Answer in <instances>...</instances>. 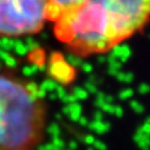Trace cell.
<instances>
[{
	"instance_id": "obj_2",
	"label": "cell",
	"mask_w": 150,
	"mask_h": 150,
	"mask_svg": "<svg viewBox=\"0 0 150 150\" xmlns=\"http://www.w3.org/2000/svg\"><path fill=\"white\" fill-rule=\"evenodd\" d=\"M46 124L47 105L40 89L0 66V150H35Z\"/></svg>"
},
{
	"instance_id": "obj_1",
	"label": "cell",
	"mask_w": 150,
	"mask_h": 150,
	"mask_svg": "<svg viewBox=\"0 0 150 150\" xmlns=\"http://www.w3.org/2000/svg\"><path fill=\"white\" fill-rule=\"evenodd\" d=\"M150 19V0H84L54 21V34L78 57L102 54L139 32Z\"/></svg>"
},
{
	"instance_id": "obj_3",
	"label": "cell",
	"mask_w": 150,
	"mask_h": 150,
	"mask_svg": "<svg viewBox=\"0 0 150 150\" xmlns=\"http://www.w3.org/2000/svg\"><path fill=\"white\" fill-rule=\"evenodd\" d=\"M47 20V0H0V38L39 33Z\"/></svg>"
},
{
	"instance_id": "obj_4",
	"label": "cell",
	"mask_w": 150,
	"mask_h": 150,
	"mask_svg": "<svg viewBox=\"0 0 150 150\" xmlns=\"http://www.w3.org/2000/svg\"><path fill=\"white\" fill-rule=\"evenodd\" d=\"M84 0H47V20L56 21L65 13L78 7Z\"/></svg>"
}]
</instances>
